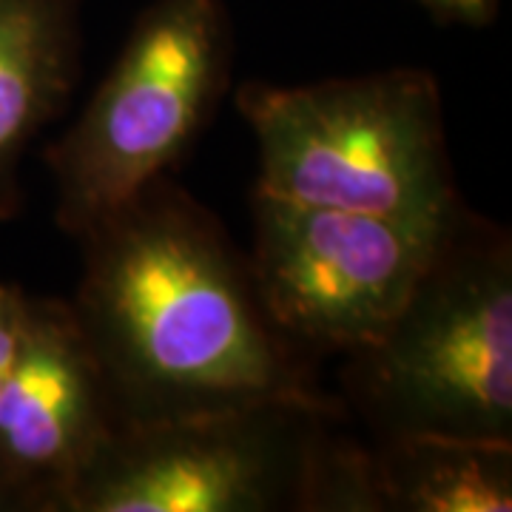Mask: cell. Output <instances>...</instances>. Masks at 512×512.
Here are the masks:
<instances>
[{
  "instance_id": "cell-8",
  "label": "cell",
  "mask_w": 512,
  "mask_h": 512,
  "mask_svg": "<svg viewBox=\"0 0 512 512\" xmlns=\"http://www.w3.org/2000/svg\"><path fill=\"white\" fill-rule=\"evenodd\" d=\"M80 74V0H0V222L18 217L20 163Z\"/></svg>"
},
{
  "instance_id": "cell-11",
  "label": "cell",
  "mask_w": 512,
  "mask_h": 512,
  "mask_svg": "<svg viewBox=\"0 0 512 512\" xmlns=\"http://www.w3.org/2000/svg\"><path fill=\"white\" fill-rule=\"evenodd\" d=\"M436 18L467 23V26H484L495 15L498 0H419Z\"/></svg>"
},
{
  "instance_id": "cell-2",
  "label": "cell",
  "mask_w": 512,
  "mask_h": 512,
  "mask_svg": "<svg viewBox=\"0 0 512 512\" xmlns=\"http://www.w3.org/2000/svg\"><path fill=\"white\" fill-rule=\"evenodd\" d=\"M342 390L373 439L512 441L510 234L464 205L396 319L345 356Z\"/></svg>"
},
{
  "instance_id": "cell-5",
  "label": "cell",
  "mask_w": 512,
  "mask_h": 512,
  "mask_svg": "<svg viewBox=\"0 0 512 512\" xmlns=\"http://www.w3.org/2000/svg\"><path fill=\"white\" fill-rule=\"evenodd\" d=\"M345 410L254 404L117 424L69 512L330 510Z\"/></svg>"
},
{
  "instance_id": "cell-10",
  "label": "cell",
  "mask_w": 512,
  "mask_h": 512,
  "mask_svg": "<svg viewBox=\"0 0 512 512\" xmlns=\"http://www.w3.org/2000/svg\"><path fill=\"white\" fill-rule=\"evenodd\" d=\"M26 302H29L26 293L0 279V390L6 384V376L15 365V356H18L20 342H23Z\"/></svg>"
},
{
  "instance_id": "cell-4",
  "label": "cell",
  "mask_w": 512,
  "mask_h": 512,
  "mask_svg": "<svg viewBox=\"0 0 512 512\" xmlns=\"http://www.w3.org/2000/svg\"><path fill=\"white\" fill-rule=\"evenodd\" d=\"M231 77L222 0H151L89 106L46 163L57 225L80 239L183 160Z\"/></svg>"
},
{
  "instance_id": "cell-7",
  "label": "cell",
  "mask_w": 512,
  "mask_h": 512,
  "mask_svg": "<svg viewBox=\"0 0 512 512\" xmlns=\"http://www.w3.org/2000/svg\"><path fill=\"white\" fill-rule=\"evenodd\" d=\"M111 430L109 393L72 305L29 296L23 342L0 390V510L69 512Z\"/></svg>"
},
{
  "instance_id": "cell-6",
  "label": "cell",
  "mask_w": 512,
  "mask_h": 512,
  "mask_svg": "<svg viewBox=\"0 0 512 512\" xmlns=\"http://www.w3.org/2000/svg\"><path fill=\"white\" fill-rule=\"evenodd\" d=\"M248 271L282 342L308 353L370 348L402 311L447 225L373 217L251 194Z\"/></svg>"
},
{
  "instance_id": "cell-3",
  "label": "cell",
  "mask_w": 512,
  "mask_h": 512,
  "mask_svg": "<svg viewBox=\"0 0 512 512\" xmlns=\"http://www.w3.org/2000/svg\"><path fill=\"white\" fill-rule=\"evenodd\" d=\"M237 109L259 148L254 191L433 228L464 208L430 72L245 83Z\"/></svg>"
},
{
  "instance_id": "cell-1",
  "label": "cell",
  "mask_w": 512,
  "mask_h": 512,
  "mask_svg": "<svg viewBox=\"0 0 512 512\" xmlns=\"http://www.w3.org/2000/svg\"><path fill=\"white\" fill-rule=\"evenodd\" d=\"M72 305L117 424L254 404L345 410L259 305L220 220L160 177L77 239Z\"/></svg>"
},
{
  "instance_id": "cell-9",
  "label": "cell",
  "mask_w": 512,
  "mask_h": 512,
  "mask_svg": "<svg viewBox=\"0 0 512 512\" xmlns=\"http://www.w3.org/2000/svg\"><path fill=\"white\" fill-rule=\"evenodd\" d=\"M365 512H510L512 441L384 436L362 447Z\"/></svg>"
}]
</instances>
